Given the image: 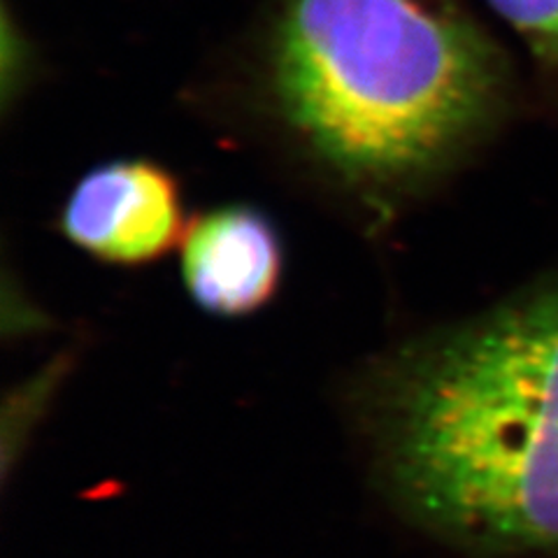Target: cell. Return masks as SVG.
<instances>
[{
  "label": "cell",
  "instance_id": "3957f363",
  "mask_svg": "<svg viewBox=\"0 0 558 558\" xmlns=\"http://www.w3.org/2000/svg\"><path fill=\"white\" fill-rule=\"evenodd\" d=\"M61 229L105 264H149L168 254L182 233L178 182L143 159L98 166L70 194Z\"/></svg>",
  "mask_w": 558,
  "mask_h": 558
},
{
  "label": "cell",
  "instance_id": "277c9868",
  "mask_svg": "<svg viewBox=\"0 0 558 558\" xmlns=\"http://www.w3.org/2000/svg\"><path fill=\"white\" fill-rule=\"evenodd\" d=\"M182 272L191 299L203 310L242 317L275 295L282 277V242L260 209L219 207L186 229Z\"/></svg>",
  "mask_w": 558,
  "mask_h": 558
},
{
  "label": "cell",
  "instance_id": "5b68a950",
  "mask_svg": "<svg viewBox=\"0 0 558 558\" xmlns=\"http://www.w3.org/2000/svg\"><path fill=\"white\" fill-rule=\"evenodd\" d=\"M545 70H558V0H488Z\"/></svg>",
  "mask_w": 558,
  "mask_h": 558
},
{
  "label": "cell",
  "instance_id": "7a4b0ae2",
  "mask_svg": "<svg viewBox=\"0 0 558 558\" xmlns=\"http://www.w3.org/2000/svg\"><path fill=\"white\" fill-rule=\"evenodd\" d=\"M272 84L326 166L391 191L445 168L494 124L508 70L451 0H287Z\"/></svg>",
  "mask_w": 558,
  "mask_h": 558
},
{
  "label": "cell",
  "instance_id": "6da1fadb",
  "mask_svg": "<svg viewBox=\"0 0 558 558\" xmlns=\"http://www.w3.org/2000/svg\"><path fill=\"white\" fill-rule=\"evenodd\" d=\"M371 416L414 521L477 554L558 551V275L391 359Z\"/></svg>",
  "mask_w": 558,
  "mask_h": 558
}]
</instances>
